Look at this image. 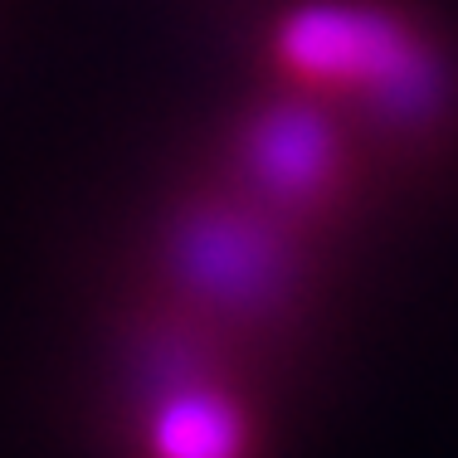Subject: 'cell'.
<instances>
[{
  "label": "cell",
  "mask_w": 458,
  "mask_h": 458,
  "mask_svg": "<svg viewBox=\"0 0 458 458\" xmlns=\"http://www.w3.org/2000/svg\"><path fill=\"white\" fill-rule=\"evenodd\" d=\"M274 59L288 89L322 98L366 157L429 166L458 137V73L434 30L395 5L342 0L283 20Z\"/></svg>",
  "instance_id": "1"
},
{
  "label": "cell",
  "mask_w": 458,
  "mask_h": 458,
  "mask_svg": "<svg viewBox=\"0 0 458 458\" xmlns=\"http://www.w3.org/2000/svg\"><path fill=\"white\" fill-rule=\"evenodd\" d=\"M147 293L274 366L318 318V234L215 176L161 215Z\"/></svg>",
  "instance_id": "2"
},
{
  "label": "cell",
  "mask_w": 458,
  "mask_h": 458,
  "mask_svg": "<svg viewBox=\"0 0 458 458\" xmlns=\"http://www.w3.org/2000/svg\"><path fill=\"white\" fill-rule=\"evenodd\" d=\"M356 137L322 98L283 89L239 117L220 176L322 239L356 200Z\"/></svg>",
  "instance_id": "3"
},
{
  "label": "cell",
  "mask_w": 458,
  "mask_h": 458,
  "mask_svg": "<svg viewBox=\"0 0 458 458\" xmlns=\"http://www.w3.org/2000/svg\"><path fill=\"white\" fill-rule=\"evenodd\" d=\"M254 370H264V361L249 346L191 318L176 302L147 293L123 327L117 400L132 414V424H141L166 400L195 395V390H249Z\"/></svg>",
  "instance_id": "4"
},
{
  "label": "cell",
  "mask_w": 458,
  "mask_h": 458,
  "mask_svg": "<svg viewBox=\"0 0 458 458\" xmlns=\"http://www.w3.org/2000/svg\"><path fill=\"white\" fill-rule=\"evenodd\" d=\"M244 390H195L166 400L137 424L147 458H244L249 414Z\"/></svg>",
  "instance_id": "5"
}]
</instances>
